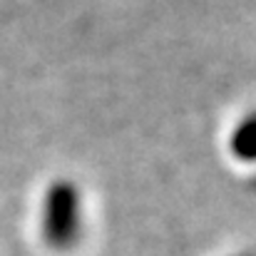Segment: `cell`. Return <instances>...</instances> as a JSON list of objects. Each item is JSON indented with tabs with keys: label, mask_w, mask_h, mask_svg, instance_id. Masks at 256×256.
I'll list each match as a JSON object with an SVG mask.
<instances>
[{
	"label": "cell",
	"mask_w": 256,
	"mask_h": 256,
	"mask_svg": "<svg viewBox=\"0 0 256 256\" xmlns=\"http://www.w3.org/2000/svg\"><path fill=\"white\" fill-rule=\"evenodd\" d=\"M232 150L242 160H256V114L246 117L236 127V132L232 137Z\"/></svg>",
	"instance_id": "obj_2"
},
{
	"label": "cell",
	"mask_w": 256,
	"mask_h": 256,
	"mask_svg": "<svg viewBox=\"0 0 256 256\" xmlns=\"http://www.w3.org/2000/svg\"><path fill=\"white\" fill-rule=\"evenodd\" d=\"M80 229V196L78 189L68 182H58L45 196V214H42V234L45 239L62 249L78 236Z\"/></svg>",
	"instance_id": "obj_1"
}]
</instances>
